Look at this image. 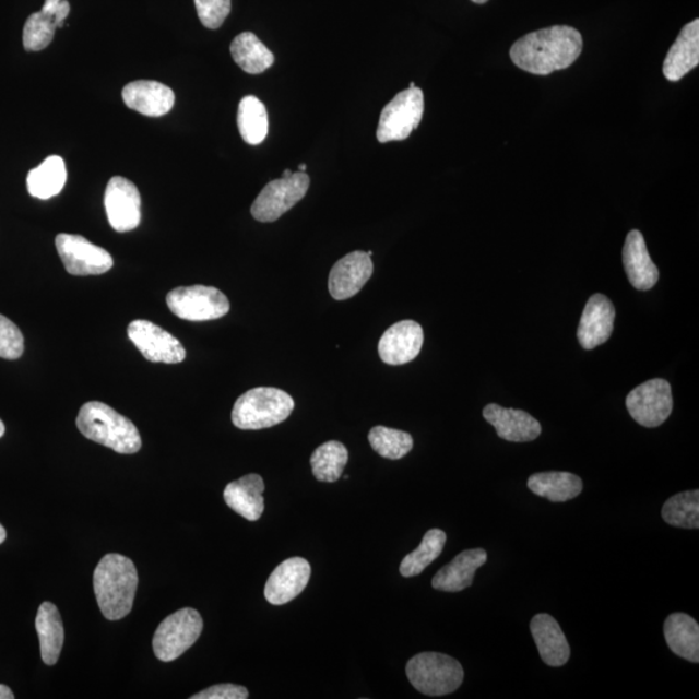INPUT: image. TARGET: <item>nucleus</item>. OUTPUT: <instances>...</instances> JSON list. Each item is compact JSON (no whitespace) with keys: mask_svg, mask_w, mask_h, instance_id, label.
I'll use <instances>...</instances> for the list:
<instances>
[{"mask_svg":"<svg viewBox=\"0 0 699 699\" xmlns=\"http://www.w3.org/2000/svg\"><path fill=\"white\" fill-rule=\"evenodd\" d=\"M55 244L70 275H103L114 268V258L108 251L83 236L60 234L56 236Z\"/></svg>","mask_w":699,"mask_h":699,"instance_id":"nucleus-11","label":"nucleus"},{"mask_svg":"<svg viewBox=\"0 0 699 699\" xmlns=\"http://www.w3.org/2000/svg\"><path fill=\"white\" fill-rule=\"evenodd\" d=\"M663 521L674 528L697 530L699 528V491L673 496L662 508Z\"/></svg>","mask_w":699,"mask_h":699,"instance_id":"nucleus-34","label":"nucleus"},{"mask_svg":"<svg viewBox=\"0 0 699 699\" xmlns=\"http://www.w3.org/2000/svg\"><path fill=\"white\" fill-rule=\"evenodd\" d=\"M472 2L477 4H485L488 2V0H472Z\"/></svg>","mask_w":699,"mask_h":699,"instance_id":"nucleus-42","label":"nucleus"},{"mask_svg":"<svg viewBox=\"0 0 699 699\" xmlns=\"http://www.w3.org/2000/svg\"><path fill=\"white\" fill-rule=\"evenodd\" d=\"M446 542L447 535L445 531L439 529L429 530L424 535L422 544L404 557L400 568L401 574L404 578L422 574L442 554Z\"/></svg>","mask_w":699,"mask_h":699,"instance_id":"nucleus-33","label":"nucleus"},{"mask_svg":"<svg viewBox=\"0 0 699 699\" xmlns=\"http://www.w3.org/2000/svg\"><path fill=\"white\" fill-rule=\"evenodd\" d=\"M264 482L261 475L248 474L230 482L225 489L226 505L248 521L261 519L264 510Z\"/></svg>","mask_w":699,"mask_h":699,"instance_id":"nucleus-25","label":"nucleus"},{"mask_svg":"<svg viewBox=\"0 0 699 699\" xmlns=\"http://www.w3.org/2000/svg\"><path fill=\"white\" fill-rule=\"evenodd\" d=\"M348 461V451L337 440H330L313 451L310 463L313 477L320 482L339 481Z\"/></svg>","mask_w":699,"mask_h":699,"instance_id":"nucleus-32","label":"nucleus"},{"mask_svg":"<svg viewBox=\"0 0 699 699\" xmlns=\"http://www.w3.org/2000/svg\"><path fill=\"white\" fill-rule=\"evenodd\" d=\"M129 339L146 360L177 365L186 359V350L178 339L149 320H134L128 328Z\"/></svg>","mask_w":699,"mask_h":699,"instance_id":"nucleus-12","label":"nucleus"},{"mask_svg":"<svg viewBox=\"0 0 699 699\" xmlns=\"http://www.w3.org/2000/svg\"><path fill=\"white\" fill-rule=\"evenodd\" d=\"M138 583V571L130 558L118 554L102 558L94 572V590L105 618L120 620L131 612Z\"/></svg>","mask_w":699,"mask_h":699,"instance_id":"nucleus-2","label":"nucleus"},{"mask_svg":"<svg viewBox=\"0 0 699 699\" xmlns=\"http://www.w3.org/2000/svg\"><path fill=\"white\" fill-rule=\"evenodd\" d=\"M582 50V34L574 27L557 25L517 40L510 48V59L524 72L548 75L574 64Z\"/></svg>","mask_w":699,"mask_h":699,"instance_id":"nucleus-1","label":"nucleus"},{"mask_svg":"<svg viewBox=\"0 0 699 699\" xmlns=\"http://www.w3.org/2000/svg\"><path fill=\"white\" fill-rule=\"evenodd\" d=\"M424 345V331L414 320L391 325L379 342V355L390 366H402L417 358Z\"/></svg>","mask_w":699,"mask_h":699,"instance_id":"nucleus-16","label":"nucleus"},{"mask_svg":"<svg viewBox=\"0 0 699 699\" xmlns=\"http://www.w3.org/2000/svg\"><path fill=\"white\" fill-rule=\"evenodd\" d=\"M110 226L117 233H130L142 221V198L132 181L122 177L109 180L104 198Z\"/></svg>","mask_w":699,"mask_h":699,"instance_id":"nucleus-13","label":"nucleus"},{"mask_svg":"<svg viewBox=\"0 0 699 699\" xmlns=\"http://www.w3.org/2000/svg\"><path fill=\"white\" fill-rule=\"evenodd\" d=\"M67 167L60 156L47 157L27 175V191L35 199L48 200L58 196L67 183Z\"/></svg>","mask_w":699,"mask_h":699,"instance_id":"nucleus-29","label":"nucleus"},{"mask_svg":"<svg viewBox=\"0 0 699 699\" xmlns=\"http://www.w3.org/2000/svg\"><path fill=\"white\" fill-rule=\"evenodd\" d=\"M237 126L245 143L258 145L269 134V115L264 104L256 96H245L237 111Z\"/></svg>","mask_w":699,"mask_h":699,"instance_id":"nucleus-31","label":"nucleus"},{"mask_svg":"<svg viewBox=\"0 0 699 699\" xmlns=\"http://www.w3.org/2000/svg\"><path fill=\"white\" fill-rule=\"evenodd\" d=\"M15 695L12 694V690L7 687L4 684H0V699H13Z\"/></svg>","mask_w":699,"mask_h":699,"instance_id":"nucleus-39","label":"nucleus"},{"mask_svg":"<svg viewBox=\"0 0 699 699\" xmlns=\"http://www.w3.org/2000/svg\"><path fill=\"white\" fill-rule=\"evenodd\" d=\"M699 64V20L685 25L663 62V74L671 82L684 79Z\"/></svg>","mask_w":699,"mask_h":699,"instance_id":"nucleus-23","label":"nucleus"},{"mask_svg":"<svg viewBox=\"0 0 699 699\" xmlns=\"http://www.w3.org/2000/svg\"><path fill=\"white\" fill-rule=\"evenodd\" d=\"M311 566L303 557L285 559L272 571L264 587V597L272 605L291 603L303 593L309 584Z\"/></svg>","mask_w":699,"mask_h":699,"instance_id":"nucleus-14","label":"nucleus"},{"mask_svg":"<svg viewBox=\"0 0 699 699\" xmlns=\"http://www.w3.org/2000/svg\"><path fill=\"white\" fill-rule=\"evenodd\" d=\"M664 638L671 652L691 663L699 662V626L688 614L674 613L664 621Z\"/></svg>","mask_w":699,"mask_h":699,"instance_id":"nucleus-26","label":"nucleus"},{"mask_svg":"<svg viewBox=\"0 0 699 699\" xmlns=\"http://www.w3.org/2000/svg\"><path fill=\"white\" fill-rule=\"evenodd\" d=\"M166 304L178 318L188 321H208L225 317L229 300L214 286H179L167 295Z\"/></svg>","mask_w":699,"mask_h":699,"instance_id":"nucleus-8","label":"nucleus"},{"mask_svg":"<svg viewBox=\"0 0 699 699\" xmlns=\"http://www.w3.org/2000/svg\"><path fill=\"white\" fill-rule=\"evenodd\" d=\"M531 633L545 664L561 667L570 660V645L558 621L549 614H537L531 620Z\"/></svg>","mask_w":699,"mask_h":699,"instance_id":"nucleus-21","label":"nucleus"},{"mask_svg":"<svg viewBox=\"0 0 699 699\" xmlns=\"http://www.w3.org/2000/svg\"><path fill=\"white\" fill-rule=\"evenodd\" d=\"M531 493L554 502L576 499L583 491V482L568 472H545L531 475L528 481Z\"/></svg>","mask_w":699,"mask_h":699,"instance_id":"nucleus-28","label":"nucleus"},{"mask_svg":"<svg viewBox=\"0 0 699 699\" xmlns=\"http://www.w3.org/2000/svg\"><path fill=\"white\" fill-rule=\"evenodd\" d=\"M199 19L208 29H218L230 12V0H194Z\"/></svg>","mask_w":699,"mask_h":699,"instance_id":"nucleus-37","label":"nucleus"},{"mask_svg":"<svg viewBox=\"0 0 699 699\" xmlns=\"http://www.w3.org/2000/svg\"><path fill=\"white\" fill-rule=\"evenodd\" d=\"M484 417L494 426L498 436L508 442H531L542 435L540 422L521 410L505 408L493 403L486 405Z\"/></svg>","mask_w":699,"mask_h":699,"instance_id":"nucleus-19","label":"nucleus"},{"mask_svg":"<svg viewBox=\"0 0 699 699\" xmlns=\"http://www.w3.org/2000/svg\"><path fill=\"white\" fill-rule=\"evenodd\" d=\"M5 433V426L2 422V419H0V438H2L4 436Z\"/></svg>","mask_w":699,"mask_h":699,"instance_id":"nucleus-41","label":"nucleus"},{"mask_svg":"<svg viewBox=\"0 0 699 699\" xmlns=\"http://www.w3.org/2000/svg\"><path fill=\"white\" fill-rule=\"evenodd\" d=\"M35 628L38 632L42 660L48 666H54L60 659L66 638L64 625L58 607L48 601L42 604L35 618Z\"/></svg>","mask_w":699,"mask_h":699,"instance_id":"nucleus-27","label":"nucleus"},{"mask_svg":"<svg viewBox=\"0 0 699 699\" xmlns=\"http://www.w3.org/2000/svg\"><path fill=\"white\" fill-rule=\"evenodd\" d=\"M76 428L87 439L118 453L131 454L142 449V437L137 426L102 402L82 405L76 417Z\"/></svg>","mask_w":699,"mask_h":699,"instance_id":"nucleus-3","label":"nucleus"},{"mask_svg":"<svg viewBox=\"0 0 699 699\" xmlns=\"http://www.w3.org/2000/svg\"><path fill=\"white\" fill-rule=\"evenodd\" d=\"M230 55L237 66L249 74H261L274 64L275 56L256 34L245 32L230 44Z\"/></svg>","mask_w":699,"mask_h":699,"instance_id":"nucleus-30","label":"nucleus"},{"mask_svg":"<svg viewBox=\"0 0 699 699\" xmlns=\"http://www.w3.org/2000/svg\"><path fill=\"white\" fill-rule=\"evenodd\" d=\"M414 87H416V83L415 82H411L410 83V88H414Z\"/></svg>","mask_w":699,"mask_h":699,"instance_id":"nucleus-45","label":"nucleus"},{"mask_svg":"<svg viewBox=\"0 0 699 699\" xmlns=\"http://www.w3.org/2000/svg\"><path fill=\"white\" fill-rule=\"evenodd\" d=\"M309 188L310 177L304 171L293 173L288 178L272 180L251 205V215L258 222H275L297 205Z\"/></svg>","mask_w":699,"mask_h":699,"instance_id":"nucleus-9","label":"nucleus"},{"mask_svg":"<svg viewBox=\"0 0 699 699\" xmlns=\"http://www.w3.org/2000/svg\"><path fill=\"white\" fill-rule=\"evenodd\" d=\"M24 354V335L9 318L0 315V358L16 360Z\"/></svg>","mask_w":699,"mask_h":699,"instance_id":"nucleus-36","label":"nucleus"},{"mask_svg":"<svg viewBox=\"0 0 699 699\" xmlns=\"http://www.w3.org/2000/svg\"><path fill=\"white\" fill-rule=\"evenodd\" d=\"M295 410V401L275 388H256L236 401L233 423L242 430H261L282 424Z\"/></svg>","mask_w":699,"mask_h":699,"instance_id":"nucleus-4","label":"nucleus"},{"mask_svg":"<svg viewBox=\"0 0 699 699\" xmlns=\"http://www.w3.org/2000/svg\"><path fill=\"white\" fill-rule=\"evenodd\" d=\"M405 673L419 694L440 697L453 694L464 682V668L450 655L419 653L410 660Z\"/></svg>","mask_w":699,"mask_h":699,"instance_id":"nucleus-5","label":"nucleus"},{"mask_svg":"<svg viewBox=\"0 0 699 699\" xmlns=\"http://www.w3.org/2000/svg\"><path fill=\"white\" fill-rule=\"evenodd\" d=\"M624 264L629 283L638 291H649L659 283L660 271L649 256L644 236L638 229L627 235Z\"/></svg>","mask_w":699,"mask_h":699,"instance_id":"nucleus-22","label":"nucleus"},{"mask_svg":"<svg viewBox=\"0 0 699 699\" xmlns=\"http://www.w3.org/2000/svg\"><path fill=\"white\" fill-rule=\"evenodd\" d=\"M126 107L149 117L169 114L174 107L175 95L170 87L156 81H135L122 91Z\"/></svg>","mask_w":699,"mask_h":699,"instance_id":"nucleus-20","label":"nucleus"},{"mask_svg":"<svg viewBox=\"0 0 699 699\" xmlns=\"http://www.w3.org/2000/svg\"><path fill=\"white\" fill-rule=\"evenodd\" d=\"M486 562L487 552L485 549L461 552L433 578V589L443 592L464 591L473 584L475 572Z\"/></svg>","mask_w":699,"mask_h":699,"instance_id":"nucleus-24","label":"nucleus"},{"mask_svg":"<svg viewBox=\"0 0 699 699\" xmlns=\"http://www.w3.org/2000/svg\"><path fill=\"white\" fill-rule=\"evenodd\" d=\"M368 440L380 457L390 460H400L414 449V438L408 433L384 426L370 429Z\"/></svg>","mask_w":699,"mask_h":699,"instance_id":"nucleus-35","label":"nucleus"},{"mask_svg":"<svg viewBox=\"0 0 699 699\" xmlns=\"http://www.w3.org/2000/svg\"><path fill=\"white\" fill-rule=\"evenodd\" d=\"M292 174L293 173L291 170H285L284 174H283V177L284 178H288V177H291Z\"/></svg>","mask_w":699,"mask_h":699,"instance_id":"nucleus-43","label":"nucleus"},{"mask_svg":"<svg viewBox=\"0 0 699 699\" xmlns=\"http://www.w3.org/2000/svg\"><path fill=\"white\" fill-rule=\"evenodd\" d=\"M68 0H46L39 12L26 20L23 42L26 51L37 52L51 45L55 32L69 16Z\"/></svg>","mask_w":699,"mask_h":699,"instance_id":"nucleus-17","label":"nucleus"},{"mask_svg":"<svg viewBox=\"0 0 699 699\" xmlns=\"http://www.w3.org/2000/svg\"><path fill=\"white\" fill-rule=\"evenodd\" d=\"M423 116V90L418 87L404 90L382 109L377 139L380 143L401 142L418 128Z\"/></svg>","mask_w":699,"mask_h":699,"instance_id":"nucleus-7","label":"nucleus"},{"mask_svg":"<svg viewBox=\"0 0 699 699\" xmlns=\"http://www.w3.org/2000/svg\"><path fill=\"white\" fill-rule=\"evenodd\" d=\"M249 691L241 685L220 684L214 685L200 694L192 696V699H247Z\"/></svg>","mask_w":699,"mask_h":699,"instance_id":"nucleus-38","label":"nucleus"},{"mask_svg":"<svg viewBox=\"0 0 699 699\" xmlns=\"http://www.w3.org/2000/svg\"><path fill=\"white\" fill-rule=\"evenodd\" d=\"M372 274L374 262L366 251H353L333 265L328 289L335 300L352 298L358 295Z\"/></svg>","mask_w":699,"mask_h":699,"instance_id":"nucleus-15","label":"nucleus"},{"mask_svg":"<svg viewBox=\"0 0 699 699\" xmlns=\"http://www.w3.org/2000/svg\"><path fill=\"white\" fill-rule=\"evenodd\" d=\"M307 169V166L305 164L299 165V171H304Z\"/></svg>","mask_w":699,"mask_h":699,"instance_id":"nucleus-44","label":"nucleus"},{"mask_svg":"<svg viewBox=\"0 0 699 699\" xmlns=\"http://www.w3.org/2000/svg\"><path fill=\"white\" fill-rule=\"evenodd\" d=\"M202 629L204 621L200 613L191 607L169 615L161 621L153 638V650L157 659L163 662L178 660L199 640Z\"/></svg>","mask_w":699,"mask_h":699,"instance_id":"nucleus-6","label":"nucleus"},{"mask_svg":"<svg viewBox=\"0 0 699 699\" xmlns=\"http://www.w3.org/2000/svg\"><path fill=\"white\" fill-rule=\"evenodd\" d=\"M5 537H7L5 529L2 526V523H0V544L4 543Z\"/></svg>","mask_w":699,"mask_h":699,"instance_id":"nucleus-40","label":"nucleus"},{"mask_svg":"<svg viewBox=\"0 0 699 699\" xmlns=\"http://www.w3.org/2000/svg\"><path fill=\"white\" fill-rule=\"evenodd\" d=\"M626 405L636 423L659 428L673 412V390L666 380H649L627 395Z\"/></svg>","mask_w":699,"mask_h":699,"instance_id":"nucleus-10","label":"nucleus"},{"mask_svg":"<svg viewBox=\"0 0 699 699\" xmlns=\"http://www.w3.org/2000/svg\"><path fill=\"white\" fill-rule=\"evenodd\" d=\"M615 309L604 295H594L584 307L578 328V341L584 350L605 344L614 330Z\"/></svg>","mask_w":699,"mask_h":699,"instance_id":"nucleus-18","label":"nucleus"}]
</instances>
